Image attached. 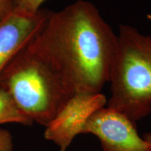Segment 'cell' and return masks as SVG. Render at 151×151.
<instances>
[{"label": "cell", "instance_id": "cell-1", "mask_svg": "<svg viewBox=\"0 0 151 151\" xmlns=\"http://www.w3.org/2000/svg\"><path fill=\"white\" fill-rule=\"evenodd\" d=\"M118 35L93 4L78 0L51 11L29 46L60 76L69 92L101 93L109 82Z\"/></svg>", "mask_w": 151, "mask_h": 151}, {"label": "cell", "instance_id": "cell-2", "mask_svg": "<svg viewBox=\"0 0 151 151\" xmlns=\"http://www.w3.org/2000/svg\"><path fill=\"white\" fill-rule=\"evenodd\" d=\"M29 44L1 72L0 88L27 118L46 127L73 95L50 64Z\"/></svg>", "mask_w": 151, "mask_h": 151}, {"label": "cell", "instance_id": "cell-3", "mask_svg": "<svg viewBox=\"0 0 151 151\" xmlns=\"http://www.w3.org/2000/svg\"><path fill=\"white\" fill-rule=\"evenodd\" d=\"M118 38L107 104L137 123L151 113V35L121 24Z\"/></svg>", "mask_w": 151, "mask_h": 151}, {"label": "cell", "instance_id": "cell-4", "mask_svg": "<svg viewBox=\"0 0 151 151\" xmlns=\"http://www.w3.org/2000/svg\"><path fill=\"white\" fill-rule=\"evenodd\" d=\"M82 134L97 137L103 151H151V147L139 136L136 122L109 107L93 113L85 124Z\"/></svg>", "mask_w": 151, "mask_h": 151}, {"label": "cell", "instance_id": "cell-5", "mask_svg": "<svg viewBox=\"0 0 151 151\" xmlns=\"http://www.w3.org/2000/svg\"><path fill=\"white\" fill-rule=\"evenodd\" d=\"M108 100L101 93H76L66 103L53 120L46 127L44 137L66 151L77 135L83 133L85 124Z\"/></svg>", "mask_w": 151, "mask_h": 151}, {"label": "cell", "instance_id": "cell-6", "mask_svg": "<svg viewBox=\"0 0 151 151\" xmlns=\"http://www.w3.org/2000/svg\"><path fill=\"white\" fill-rule=\"evenodd\" d=\"M50 14L44 9L30 16L14 11L0 24V75L13 58L42 31Z\"/></svg>", "mask_w": 151, "mask_h": 151}, {"label": "cell", "instance_id": "cell-7", "mask_svg": "<svg viewBox=\"0 0 151 151\" xmlns=\"http://www.w3.org/2000/svg\"><path fill=\"white\" fill-rule=\"evenodd\" d=\"M6 123L29 126L34 122L19 110L8 92L0 88V124Z\"/></svg>", "mask_w": 151, "mask_h": 151}, {"label": "cell", "instance_id": "cell-8", "mask_svg": "<svg viewBox=\"0 0 151 151\" xmlns=\"http://www.w3.org/2000/svg\"><path fill=\"white\" fill-rule=\"evenodd\" d=\"M46 0H16L14 11L25 16H34Z\"/></svg>", "mask_w": 151, "mask_h": 151}, {"label": "cell", "instance_id": "cell-9", "mask_svg": "<svg viewBox=\"0 0 151 151\" xmlns=\"http://www.w3.org/2000/svg\"><path fill=\"white\" fill-rule=\"evenodd\" d=\"M14 142L11 133L8 130L0 129V151H13Z\"/></svg>", "mask_w": 151, "mask_h": 151}, {"label": "cell", "instance_id": "cell-10", "mask_svg": "<svg viewBox=\"0 0 151 151\" xmlns=\"http://www.w3.org/2000/svg\"><path fill=\"white\" fill-rule=\"evenodd\" d=\"M16 0H0V24L14 12Z\"/></svg>", "mask_w": 151, "mask_h": 151}, {"label": "cell", "instance_id": "cell-11", "mask_svg": "<svg viewBox=\"0 0 151 151\" xmlns=\"http://www.w3.org/2000/svg\"><path fill=\"white\" fill-rule=\"evenodd\" d=\"M143 139L149 143V145H150L151 147V132L144 134H143Z\"/></svg>", "mask_w": 151, "mask_h": 151}]
</instances>
